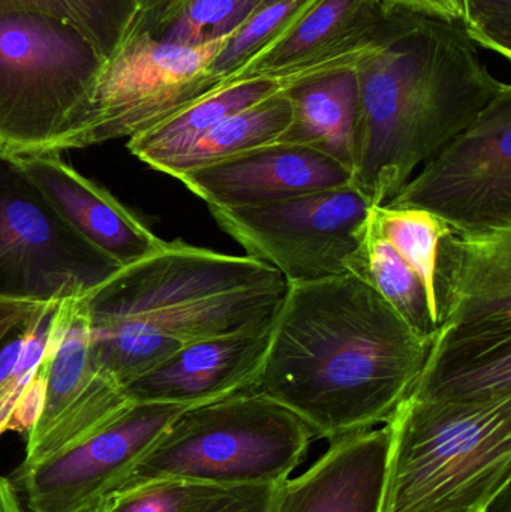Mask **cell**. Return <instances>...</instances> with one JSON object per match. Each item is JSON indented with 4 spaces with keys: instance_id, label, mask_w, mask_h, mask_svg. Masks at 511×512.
Instances as JSON below:
<instances>
[{
    "instance_id": "f546056e",
    "label": "cell",
    "mask_w": 511,
    "mask_h": 512,
    "mask_svg": "<svg viewBox=\"0 0 511 512\" xmlns=\"http://www.w3.org/2000/svg\"><path fill=\"white\" fill-rule=\"evenodd\" d=\"M386 14L408 12L467 27L468 0H378Z\"/></svg>"
},
{
    "instance_id": "e0dca14e",
    "label": "cell",
    "mask_w": 511,
    "mask_h": 512,
    "mask_svg": "<svg viewBox=\"0 0 511 512\" xmlns=\"http://www.w3.org/2000/svg\"><path fill=\"white\" fill-rule=\"evenodd\" d=\"M17 158L63 219L120 267L140 261L164 246V240L155 236L110 192L63 162L60 153Z\"/></svg>"
},
{
    "instance_id": "ba28073f",
    "label": "cell",
    "mask_w": 511,
    "mask_h": 512,
    "mask_svg": "<svg viewBox=\"0 0 511 512\" xmlns=\"http://www.w3.org/2000/svg\"><path fill=\"white\" fill-rule=\"evenodd\" d=\"M119 268L63 219L17 156L0 150V297H80Z\"/></svg>"
},
{
    "instance_id": "8992f818",
    "label": "cell",
    "mask_w": 511,
    "mask_h": 512,
    "mask_svg": "<svg viewBox=\"0 0 511 512\" xmlns=\"http://www.w3.org/2000/svg\"><path fill=\"white\" fill-rule=\"evenodd\" d=\"M105 62L77 30L54 18L0 14V150L53 152L86 110Z\"/></svg>"
},
{
    "instance_id": "7a4b0ae2",
    "label": "cell",
    "mask_w": 511,
    "mask_h": 512,
    "mask_svg": "<svg viewBox=\"0 0 511 512\" xmlns=\"http://www.w3.org/2000/svg\"><path fill=\"white\" fill-rule=\"evenodd\" d=\"M356 77L351 186L371 206L389 203L416 168L511 90L464 27L408 12L387 14L380 45Z\"/></svg>"
},
{
    "instance_id": "cb8c5ba5",
    "label": "cell",
    "mask_w": 511,
    "mask_h": 512,
    "mask_svg": "<svg viewBox=\"0 0 511 512\" xmlns=\"http://www.w3.org/2000/svg\"><path fill=\"white\" fill-rule=\"evenodd\" d=\"M3 12H32L77 30L105 60L126 41L140 14L137 0H0Z\"/></svg>"
},
{
    "instance_id": "f1b7e54d",
    "label": "cell",
    "mask_w": 511,
    "mask_h": 512,
    "mask_svg": "<svg viewBox=\"0 0 511 512\" xmlns=\"http://www.w3.org/2000/svg\"><path fill=\"white\" fill-rule=\"evenodd\" d=\"M465 32L483 50L511 60V0H468Z\"/></svg>"
},
{
    "instance_id": "30bf717a",
    "label": "cell",
    "mask_w": 511,
    "mask_h": 512,
    "mask_svg": "<svg viewBox=\"0 0 511 512\" xmlns=\"http://www.w3.org/2000/svg\"><path fill=\"white\" fill-rule=\"evenodd\" d=\"M431 213L467 234L511 230V90L386 203Z\"/></svg>"
},
{
    "instance_id": "484cf974",
    "label": "cell",
    "mask_w": 511,
    "mask_h": 512,
    "mask_svg": "<svg viewBox=\"0 0 511 512\" xmlns=\"http://www.w3.org/2000/svg\"><path fill=\"white\" fill-rule=\"evenodd\" d=\"M323 0H264L228 39L210 68L212 93L237 68L287 38Z\"/></svg>"
},
{
    "instance_id": "ffe728a7",
    "label": "cell",
    "mask_w": 511,
    "mask_h": 512,
    "mask_svg": "<svg viewBox=\"0 0 511 512\" xmlns=\"http://www.w3.org/2000/svg\"><path fill=\"white\" fill-rule=\"evenodd\" d=\"M281 92L287 90L269 80H249L224 87L203 96L159 125L129 138V152L153 170L167 174L177 159L225 117Z\"/></svg>"
},
{
    "instance_id": "8fae6325",
    "label": "cell",
    "mask_w": 511,
    "mask_h": 512,
    "mask_svg": "<svg viewBox=\"0 0 511 512\" xmlns=\"http://www.w3.org/2000/svg\"><path fill=\"white\" fill-rule=\"evenodd\" d=\"M188 406L135 403L68 450L17 468L11 483L30 512H87L113 493Z\"/></svg>"
},
{
    "instance_id": "d6a6232c",
    "label": "cell",
    "mask_w": 511,
    "mask_h": 512,
    "mask_svg": "<svg viewBox=\"0 0 511 512\" xmlns=\"http://www.w3.org/2000/svg\"><path fill=\"white\" fill-rule=\"evenodd\" d=\"M0 512H26L21 505L20 493L5 477H0Z\"/></svg>"
},
{
    "instance_id": "44dd1931",
    "label": "cell",
    "mask_w": 511,
    "mask_h": 512,
    "mask_svg": "<svg viewBox=\"0 0 511 512\" xmlns=\"http://www.w3.org/2000/svg\"><path fill=\"white\" fill-rule=\"evenodd\" d=\"M347 270L375 289L414 333L434 340L437 307L428 288L413 265L378 233L369 216L362 243Z\"/></svg>"
},
{
    "instance_id": "3957f363",
    "label": "cell",
    "mask_w": 511,
    "mask_h": 512,
    "mask_svg": "<svg viewBox=\"0 0 511 512\" xmlns=\"http://www.w3.org/2000/svg\"><path fill=\"white\" fill-rule=\"evenodd\" d=\"M287 288L251 256L165 242L83 295L93 360L125 388L188 343L272 324Z\"/></svg>"
},
{
    "instance_id": "9a60e30c",
    "label": "cell",
    "mask_w": 511,
    "mask_h": 512,
    "mask_svg": "<svg viewBox=\"0 0 511 512\" xmlns=\"http://www.w3.org/2000/svg\"><path fill=\"white\" fill-rule=\"evenodd\" d=\"M272 324L188 343L129 382L126 397L134 405L176 403L194 408L249 390L263 364Z\"/></svg>"
},
{
    "instance_id": "6da1fadb",
    "label": "cell",
    "mask_w": 511,
    "mask_h": 512,
    "mask_svg": "<svg viewBox=\"0 0 511 512\" xmlns=\"http://www.w3.org/2000/svg\"><path fill=\"white\" fill-rule=\"evenodd\" d=\"M432 339L351 273L288 283L249 390L335 442L386 424L410 396Z\"/></svg>"
},
{
    "instance_id": "5b68a950",
    "label": "cell",
    "mask_w": 511,
    "mask_h": 512,
    "mask_svg": "<svg viewBox=\"0 0 511 512\" xmlns=\"http://www.w3.org/2000/svg\"><path fill=\"white\" fill-rule=\"evenodd\" d=\"M312 439L293 412L240 391L182 412L113 493L165 478L233 489L278 486L302 465Z\"/></svg>"
},
{
    "instance_id": "836d02e7",
    "label": "cell",
    "mask_w": 511,
    "mask_h": 512,
    "mask_svg": "<svg viewBox=\"0 0 511 512\" xmlns=\"http://www.w3.org/2000/svg\"><path fill=\"white\" fill-rule=\"evenodd\" d=\"M159 0H137L138 8H140V12L146 11L147 8H150V6L155 5V3H158Z\"/></svg>"
},
{
    "instance_id": "e575fe53",
    "label": "cell",
    "mask_w": 511,
    "mask_h": 512,
    "mask_svg": "<svg viewBox=\"0 0 511 512\" xmlns=\"http://www.w3.org/2000/svg\"><path fill=\"white\" fill-rule=\"evenodd\" d=\"M489 512H491V511H489Z\"/></svg>"
},
{
    "instance_id": "5bb4252c",
    "label": "cell",
    "mask_w": 511,
    "mask_h": 512,
    "mask_svg": "<svg viewBox=\"0 0 511 512\" xmlns=\"http://www.w3.org/2000/svg\"><path fill=\"white\" fill-rule=\"evenodd\" d=\"M177 180L209 209H245L351 185V173L323 153L276 143L204 165Z\"/></svg>"
},
{
    "instance_id": "7402d4cb",
    "label": "cell",
    "mask_w": 511,
    "mask_h": 512,
    "mask_svg": "<svg viewBox=\"0 0 511 512\" xmlns=\"http://www.w3.org/2000/svg\"><path fill=\"white\" fill-rule=\"evenodd\" d=\"M293 107L287 92L270 96L245 110L225 117L203 135L167 174L179 179L189 171L276 144L290 128Z\"/></svg>"
},
{
    "instance_id": "ac0fdd59",
    "label": "cell",
    "mask_w": 511,
    "mask_h": 512,
    "mask_svg": "<svg viewBox=\"0 0 511 512\" xmlns=\"http://www.w3.org/2000/svg\"><path fill=\"white\" fill-rule=\"evenodd\" d=\"M410 397L449 405L511 400V331L435 336Z\"/></svg>"
},
{
    "instance_id": "9c48e42d",
    "label": "cell",
    "mask_w": 511,
    "mask_h": 512,
    "mask_svg": "<svg viewBox=\"0 0 511 512\" xmlns=\"http://www.w3.org/2000/svg\"><path fill=\"white\" fill-rule=\"evenodd\" d=\"M371 209L348 185L267 206L210 213L246 255L275 268L287 283H302L348 273Z\"/></svg>"
},
{
    "instance_id": "52a82bcc",
    "label": "cell",
    "mask_w": 511,
    "mask_h": 512,
    "mask_svg": "<svg viewBox=\"0 0 511 512\" xmlns=\"http://www.w3.org/2000/svg\"><path fill=\"white\" fill-rule=\"evenodd\" d=\"M231 36L191 47L129 33L105 62L80 120L53 152L129 140L210 95V68Z\"/></svg>"
},
{
    "instance_id": "7c38bea8",
    "label": "cell",
    "mask_w": 511,
    "mask_h": 512,
    "mask_svg": "<svg viewBox=\"0 0 511 512\" xmlns=\"http://www.w3.org/2000/svg\"><path fill=\"white\" fill-rule=\"evenodd\" d=\"M386 18L378 0H323L287 38L228 74L216 92L249 80H269L290 90L356 71L380 45Z\"/></svg>"
},
{
    "instance_id": "d6986e66",
    "label": "cell",
    "mask_w": 511,
    "mask_h": 512,
    "mask_svg": "<svg viewBox=\"0 0 511 512\" xmlns=\"http://www.w3.org/2000/svg\"><path fill=\"white\" fill-rule=\"evenodd\" d=\"M287 95L293 120L278 143L323 153L351 173L359 114L356 71L306 81L287 90Z\"/></svg>"
},
{
    "instance_id": "603a6c76",
    "label": "cell",
    "mask_w": 511,
    "mask_h": 512,
    "mask_svg": "<svg viewBox=\"0 0 511 512\" xmlns=\"http://www.w3.org/2000/svg\"><path fill=\"white\" fill-rule=\"evenodd\" d=\"M264 0H159L138 14L131 33L168 44L203 45L233 35Z\"/></svg>"
},
{
    "instance_id": "4316f807",
    "label": "cell",
    "mask_w": 511,
    "mask_h": 512,
    "mask_svg": "<svg viewBox=\"0 0 511 512\" xmlns=\"http://www.w3.org/2000/svg\"><path fill=\"white\" fill-rule=\"evenodd\" d=\"M369 221L419 274L437 307L435 265L438 246L450 230L446 222L422 210L372 206ZM438 316V312H437Z\"/></svg>"
},
{
    "instance_id": "4dcf8cb0",
    "label": "cell",
    "mask_w": 511,
    "mask_h": 512,
    "mask_svg": "<svg viewBox=\"0 0 511 512\" xmlns=\"http://www.w3.org/2000/svg\"><path fill=\"white\" fill-rule=\"evenodd\" d=\"M275 487H240L204 512H267Z\"/></svg>"
},
{
    "instance_id": "83f0119b",
    "label": "cell",
    "mask_w": 511,
    "mask_h": 512,
    "mask_svg": "<svg viewBox=\"0 0 511 512\" xmlns=\"http://www.w3.org/2000/svg\"><path fill=\"white\" fill-rule=\"evenodd\" d=\"M237 489L165 478L111 493L87 512H204Z\"/></svg>"
},
{
    "instance_id": "277c9868",
    "label": "cell",
    "mask_w": 511,
    "mask_h": 512,
    "mask_svg": "<svg viewBox=\"0 0 511 512\" xmlns=\"http://www.w3.org/2000/svg\"><path fill=\"white\" fill-rule=\"evenodd\" d=\"M384 426L380 512H489L509 493L511 400L449 405L408 396Z\"/></svg>"
},
{
    "instance_id": "4fadbf2b",
    "label": "cell",
    "mask_w": 511,
    "mask_h": 512,
    "mask_svg": "<svg viewBox=\"0 0 511 512\" xmlns=\"http://www.w3.org/2000/svg\"><path fill=\"white\" fill-rule=\"evenodd\" d=\"M435 297V336L511 331V230L450 228L438 246Z\"/></svg>"
},
{
    "instance_id": "1f68e13d",
    "label": "cell",
    "mask_w": 511,
    "mask_h": 512,
    "mask_svg": "<svg viewBox=\"0 0 511 512\" xmlns=\"http://www.w3.org/2000/svg\"><path fill=\"white\" fill-rule=\"evenodd\" d=\"M44 303L0 297V345Z\"/></svg>"
},
{
    "instance_id": "d4e9b609",
    "label": "cell",
    "mask_w": 511,
    "mask_h": 512,
    "mask_svg": "<svg viewBox=\"0 0 511 512\" xmlns=\"http://www.w3.org/2000/svg\"><path fill=\"white\" fill-rule=\"evenodd\" d=\"M59 303L42 304L0 345V436L47 358Z\"/></svg>"
},
{
    "instance_id": "2e32d148",
    "label": "cell",
    "mask_w": 511,
    "mask_h": 512,
    "mask_svg": "<svg viewBox=\"0 0 511 512\" xmlns=\"http://www.w3.org/2000/svg\"><path fill=\"white\" fill-rule=\"evenodd\" d=\"M389 430H365L332 442L297 478L275 487L267 512H380Z\"/></svg>"
}]
</instances>
